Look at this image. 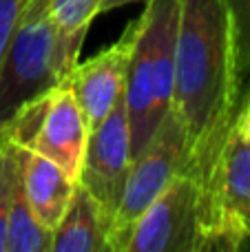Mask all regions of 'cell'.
<instances>
[{
    "mask_svg": "<svg viewBox=\"0 0 250 252\" xmlns=\"http://www.w3.org/2000/svg\"><path fill=\"white\" fill-rule=\"evenodd\" d=\"M233 40L221 0H180L173 106L186 137L184 170L202 188L206 252L215 223V184L239 100Z\"/></svg>",
    "mask_w": 250,
    "mask_h": 252,
    "instance_id": "cell-1",
    "label": "cell"
},
{
    "mask_svg": "<svg viewBox=\"0 0 250 252\" xmlns=\"http://www.w3.org/2000/svg\"><path fill=\"white\" fill-rule=\"evenodd\" d=\"M180 0H149L133 22V47L126 69L128 128L133 159L149 146L173 106L175 40Z\"/></svg>",
    "mask_w": 250,
    "mask_h": 252,
    "instance_id": "cell-2",
    "label": "cell"
},
{
    "mask_svg": "<svg viewBox=\"0 0 250 252\" xmlns=\"http://www.w3.org/2000/svg\"><path fill=\"white\" fill-rule=\"evenodd\" d=\"M66 60L49 0H25L0 66V128L20 106L69 78Z\"/></svg>",
    "mask_w": 250,
    "mask_h": 252,
    "instance_id": "cell-3",
    "label": "cell"
},
{
    "mask_svg": "<svg viewBox=\"0 0 250 252\" xmlns=\"http://www.w3.org/2000/svg\"><path fill=\"white\" fill-rule=\"evenodd\" d=\"M186 137L177 115L168 113L149 146L133 159L122 195L106 226L109 252H126V244L140 217L184 170Z\"/></svg>",
    "mask_w": 250,
    "mask_h": 252,
    "instance_id": "cell-4",
    "label": "cell"
},
{
    "mask_svg": "<svg viewBox=\"0 0 250 252\" xmlns=\"http://www.w3.org/2000/svg\"><path fill=\"white\" fill-rule=\"evenodd\" d=\"M126 252H206V210L193 175L182 170L146 208Z\"/></svg>",
    "mask_w": 250,
    "mask_h": 252,
    "instance_id": "cell-5",
    "label": "cell"
},
{
    "mask_svg": "<svg viewBox=\"0 0 250 252\" xmlns=\"http://www.w3.org/2000/svg\"><path fill=\"white\" fill-rule=\"evenodd\" d=\"M131 164V128H128L126 100L122 95L113 111L104 118V122L89 133L82 173H80V184L100 204L104 226H109V219L113 217Z\"/></svg>",
    "mask_w": 250,
    "mask_h": 252,
    "instance_id": "cell-6",
    "label": "cell"
},
{
    "mask_svg": "<svg viewBox=\"0 0 250 252\" xmlns=\"http://www.w3.org/2000/svg\"><path fill=\"white\" fill-rule=\"evenodd\" d=\"M250 235V142L233 126L215 184V223L208 252L239 250Z\"/></svg>",
    "mask_w": 250,
    "mask_h": 252,
    "instance_id": "cell-7",
    "label": "cell"
},
{
    "mask_svg": "<svg viewBox=\"0 0 250 252\" xmlns=\"http://www.w3.org/2000/svg\"><path fill=\"white\" fill-rule=\"evenodd\" d=\"M133 31L135 29L131 25L118 42L93 56L91 60L75 64L66 78L75 102L84 115V122L89 126V133L104 122V118L124 95Z\"/></svg>",
    "mask_w": 250,
    "mask_h": 252,
    "instance_id": "cell-8",
    "label": "cell"
},
{
    "mask_svg": "<svg viewBox=\"0 0 250 252\" xmlns=\"http://www.w3.org/2000/svg\"><path fill=\"white\" fill-rule=\"evenodd\" d=\"M89 126L80 111L69 82L62 80L47 95L38 130L29 144V151L58 164L73 182H80Z\"/></svg>",
    "mask_w": 250,
    "mask_h": 252,
    "instance_id": "cell-9",
    "label": "cell"
},
{
    "mask_svg": "<svg viewBox=\"0 0 250 252\" xmlns=\"http://www.w3.org/2000/svg\"><path fill=\"white\" fill-rule=\"evenodd\" d=\"M75 184L64 170L51 159L38 155V153L25 148L22 157V188H25L27 201L35 217L42 221L44 228L53 232L60 223L71 197H73Z\"/></svg>",
    "mask_w": 250,
    "mask_h": 252,
    "instance_id": "cell-10",
    "label": "cell"
},
{
    "mask_svg": "<svg viewBox=\"0 0 250 252\" xmlns=\"http://www.w3.org/2000/svg\"><path fill=\"white\" fill-rule=\"evenodd\" d=\"M104 228L100 204L78 182L60 223L53 228L51 252H109Z\"/></svg>",
    "mask_w": 250,
    "mask_h": 252,
    "instance_id": "cell-11",
    "label": "cell"
},
{
    "mask_svg": "<svg viewBox=\"0 0 250 252\" xmlns=\"http://www.w3.org/2000/svg\"><path fill=\"white\" fill-rule=\"evenodd\" d=\"M53 232L42 226L27 201L22 188V170L13 186L7 221V250L4 252H51Z\"/></svg>",
    "mask_w": 250,
    "mask_h": 252,
    "instance_id": "cell-12",
    "label": "cell"
},
{
    "mask_svg": "<svg viewBox=\"0 0 250 252\" xmlns=\"http://www.w3.org/2000/svg\"><path fill=\"white\" fill-rule=\"evenodd\" d=\"M49 2H51V13L56 18L58 31H60L64 56L75 66L89 25L97 16L100 0H49Z\"/></svg>",
    "mask_w": 250,
    "mask_h": 252,
    "instance_id": "cell-13",
    "label": "cell"
},
{
    "mask_svg": "<svg viewBox=\"0 0 250 252\" xmlns=\"http://www.w3.org/2000/svg\"><path fill=\"white\" fill-rule=\"evenodd\" d=\"M228 16L230 40H233L235 75L239 87L250 75V0H221Z\"/></svg>",
    "mask_w": 250,
    "mask_h": 252,
    "instance_id": "cell-14",
    "label": "cell"
},
{
    "mask_svg": "<svg viewBox=\"0 0 250 252\" xmlns=\"http://www.w3.org/2000/svg\"><path fill=\"white\" fill-rule=\"evenodd\" d=\"M25 148L11 142H0V252L7 250V221L13 186L22 170Z\"/></svg>",
    "mask_w": 250,
    "mask_h": 252,
    "instance_id": "cell-15",
    "label": "cell"
},
{
    "mask_svg": "<svg viewBox=\"0 0 250 252\" xmlns=\"http://www.w3.org/2000/svg\"><path fill=\"white\" fill-rule=\"evenodd\" d=\"M22 7H25V0H0V66L4 62V53H7V47L11 42Z\"/></svg>",
    "mask_w": 250,
    "mask_h": 252,
    "instance_id": "cell-16",
    "label": "cell"
},
{
    "mask_svg": "<svg viewBox=\"0 0 250 252\" xmlns=\"http://www.w3.org/2000/svg\"><path fill=\"white\" fill-rule=\"evenodd\" d=\"M235 128L244 135V137L250 142V95L244 104L242 111H237V118H235Z\"/></svg>",
    "mask_w": 250,
    "mask_h": 252,
    "instance_id": "cell-17",
    "label": "cell"
},
{
    "mask_svg": "<svg viewBox=\"0 0 250 252\" xmlns=\"http://www.w3.org/2000/svg\"><path fill=\"white\" fill-rule=\"evenodd\" d=\"M133 2H149V0H100V7H97V13H104L111 11V9H120V7H126V4Z\"/></svg>",
    "mask_w": 250,
    "mask_h": 252,
    "instance_id": "cell-18",
    "label": "cell"
},
{
    "mask_svg": "<svg viewBox=\"0 0 250 252\" xmlns=\"http://www.w3.org/2000/svg\"><path fill=\"white\" fill-rule=\"evenodd\" d=\"M239 250H250V235L246 237V239H244V244L239 246Z\"/></svg>",
    "mask_w": 250,
    "mask_h": 252,
    "instance_id": "cell-19",
    "label": "cell"
}]
</instances>
